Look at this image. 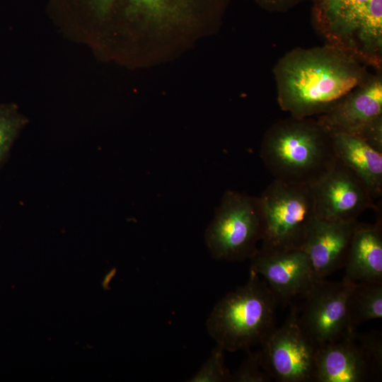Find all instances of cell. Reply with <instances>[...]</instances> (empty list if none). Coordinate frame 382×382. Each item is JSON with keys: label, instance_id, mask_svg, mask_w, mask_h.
<instances>
[{"label": "cell", "instance_id": "cell-1", "mask_svg": "<svg viewBox=\"0 0 382 382\" xmlns=\"http://www.w3.org/2000/svg\"><path fill=\"white\" fill-rule=\"evenodd\" d=\"M366 66L328 44L293 50L274 69L279 105L294 117H318L369 78Z\"/></svg>", "mask_w": 382, "mask_h": 382}, {"label": "cell", "instance_id": "cell-2", "mask_svg": "<svg viewBox=\"0 0 382 382\" xmlns=\"http://www.w3.org/2000/svg\"><path fill=\"white\" fill-rule=\"evenodd\" d=\"M260 156L275 180L311 187L337 161L329 131L313 117L291 116L267 129Z\"/></svg>", "mask_w": 382, "mask_h": 382}, {"label": "cell", "instance_id": "cell-3", "mask_svg": "<svg viewBox=\"0 0 382 382\" xmlns=\"http://www.w3.org/2000/svg\"><path fill=\"white\" fill-rule=\"evenodd\" d=\"M278 303L265 282L250 270L246 283L214 306L206 321L208 334L225 351L249 349L274 327Z\"/></svg>", "mask_w": 382, "mask_h": 382}, {"label": "cell", "instance_id": "cell-4", "mask_svg": "<svg viewBox=\"0 0 382 382\" xmlns=\"http://www.w3.org/2000/svg\"><path fill=\"white\" fill-rule=\"evenodd\" d=\"M312 1L313 21L325 44L381 69L382 0Z\"/></svg>", "mask_w": 382, "mask_h": 382}, {"label": "cell", "instance_id": "cell-5", "mask_svg": "<svg viewBox=\"0 0 382 382\" xmlns=\"http://www.w3.org/2000/svg\"><path fill=\"white\" fill-rule=\"evenodd\" d=\"M258 197L262 222L261 248L301 249L316 217L312 187L274 179Z\"/></svg>", "mask_w": 382, "mask_h": 382}, {"label": "cell", "instance_id": "cell-6", "mask_svg": "<svg viewBox=\"0 0 382 382\" xmlns=\"http://www.w3.org/2000/svg\"><path fill=\"white\" fill-rule=\"evenodd\" d=\"M262 231L259 197L228 190L205 231L204 241L214 259L243 261L258 250Z\"/></svg>", "mask_w": 382, "mask_h": 382}, {"label": "cell", "instance_id": "cell-7", "mask_svg": "<svg viewBox=\"0 0 382 382\" xmlns=\"http://www.w3.org/2000/svg\"><path fill=\"white\" fill-rule=\"evenodd\" d=\"M257 352L263 367L272 379L281 382L314 381L316 345L298 323L295 309L284 323L273 328Z\"/></svg>", "mask_w": 382, "mask_h": 382}, {"label": "cell", "instance_id": "cell-8", "mask_svg": "<svg viewBox=\"0 0 382 382\" xmlns=\"http://www.w3.org/2000/svg\"><path fill=\"white\" fill-rule=\"evenodd\" d=\"M354 284L344 279H317L303 296L300 314L295 310L296 319L316 346L338 340L354 330L347 313V299Z\"/></svg>", "mask_w": 382, "mask_h": 382}, {"label": "cell", "instance_id": "cell-9", "mask_svg": "<svg viewBox=\"0 0 382 382\" xmlns=\"http://www.w3.org/2000/svg\"><path fill=\"white\" fill-rule=\"evenodd\" d=\"M316 120L330 133L358 137L382 152L381 75L369 77Z\"/></svg>", "mask_w": 382, "mask_h": 382}, {"label": "cell", "instance_id": "cell-10", "mask_svg": "<svg viewBox=\"0 0 382 382\" xmlns=\"http://www.w3.org/2000/svg\"><path fill=\"white\" fill-rule=\"evenodd\" d=\"M311 187L316 216L320 219L357 221L366 209L376 208L366 184L338 160L333 168Z\"/></svg>", "mask_w": 382, "mask_h": 382}, {"label": "cell", "instance_id": "cell-11", "mask_svg": "<svg viewBox=\"0 0 382 382\" xmlns=\"http://www.w3.org/2000/svg\"><path fill=\"white\" fill-rule=\"evenodd\" d=\"M250 269L263 278L278 302L287 304L303 296L318 279L306 253L301 249L258 248L250 258Z\"/></svg>", "mask_w": 382, "mask_h": 382}, {"label": "cell", "instance_id": "cell-12", "mask_svg": "<svg viewBox=\"0 0 382 382\" xmlns=\"http://www.w3.org/2000/svg\"><path fill=\"white\" fill-rule=\"evenodd\" d=\"M357 222L313 220L301 250L308 255L317 279H325L344 267Z\"/></svg>", "mask_w": 382, "mask_h": 382}, {"label": "cell", "instance_id": "cell-13", "mask_svg": "<svg viewBox=\"0 0 382 382\" xmlns=\"http://www.w3.org/2000/svg\"><path fill=\"white\" fill-rule=\"evenodd\" d=\"M354 331L338 340L318 345L314 381L363 382L374 374L354 337Z\"/></svg>", "mask_w": 382, "mask_h": 382}, {"label": "cell", "instance_id": "cell-14", "mask_svg": "<svg viewBox=\"0 0 382 382\" xmlns=\"http://www.w3.org/2000/svg\"><path fill=\"white\" fill-rule=\"evenodd\" d=\"M342 279L349 283L382 282L381 219L374 224L357 222L349 245Z\"/></svg>", "mask_w": 382, "mask_h": 382}, {"label": "cell", "instance_id": "cell-15", "mask_svg": "<svg viewBox=\"0 0 382 382\" xmlns=\"http://www.w3.org/2000/svg\"><path fill=\"white\" fill-rule=\"evenodd\" d=\"M338 161L367 186L374 199L382 193V152L364 139L342 132L331 133Z\"/></svg>", "mask_w": 382, "mask_h": 382}, {"label": "cell", "instance_id": "cell-16", "mask_svg": "<svg viewBox=\"0 0 382 382\" xmlns=\"http://www.w3.org/2000/svg\"><path fill=\"white\" fill-rule=\"evenodd\" d=\"M223 0H93L98 13L104 16L120 3L125 5L127 13L156 23L178 22L192 17L195 11L209 4Z\"/></svg>", "mask_w": 382, "mask_h": 382}, {"label": "cell", "instance_id": "cell-17", "mask_svg": "<svg viewBox=\"0 0 382 382\" xmlns=\"http://www.w3.org/2000/svg\"><path fill=\"white\" fill-rule=\"evenodd\" d=\"M351 327L382 318V282L354 283L347 299Z\"/></svg>", "mask_w": 382, "mask_h": 382}, {"label": "cell", "instance_id": "cell-18", "mask_svg": "<svg viewBox=\"0 0 382 382\" xmlns=\"http://www.w3.org/2000/svg\"><path fill=\"white\" fill-rule=\"evenodd\" d=\"M224 352L221 347L216 345L200 369L187 381L231 382L232 374L224 364Z\"/></svg>", "mask_w": 382, "mask_h": 382}, {"label": "cell", "instance_id": "cell-19", "mask_svg": "<svg viewBox=\"0 0 382 382\" xmlns=\"http://www.w3.org/2000/svg\"><path fill=\"white\" fill-rule=\"evenodd\" d=\"M25 122L13 108L0 106V163Z\"/></svg>", "mask_w": 382, "mask_h": 382}, {"label": "cell", "instance_id": "cell-20", "mask_svg": "<svg viewBox=\"0 0 382 382\" xmlns=\"http://www.w3.org/2000/svg\"><path fill=\"white\" fill-rule=\"evenodd\" d=\"M354 337L368 359L374 373L379 377L382 369V338L378 331L358 334Z\"/></svg>", "mask_w": 382, "mask_h": 382}, {"label": "cell", "instance_id": "cell-21", "mask_svg": "<svg viewBox=\"0 0 382 382\" xmlns=\"http://www.w3.org/2000/svg\"><path fill=\"white\" fill-rule=\"evenodd\" d=\"M272 376L263 367L257 352L249 353L238 370L232 374L231 382H270Z\"/></svg>", "mask_w": 382, "mask_h": 382}, {"label": "cell", "instance_id": "cell-22", "mask_svg": "<svg viewBox=\"0 0 382 382\" xmlns=\"http://www.w3.org/2000/svg\"><path fill=\"white\" fill-rule=\"evenodd\" d=\"M264 8L275 12L286 11L306 0H255Z\"/></svg>", "mask_w": 382, "mask_h": 382}]
</instances>
